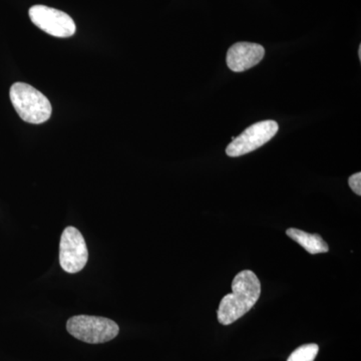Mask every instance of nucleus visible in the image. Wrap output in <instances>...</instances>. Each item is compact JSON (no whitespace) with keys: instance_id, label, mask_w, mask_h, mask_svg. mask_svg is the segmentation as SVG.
I'll return each mask as SVG.
<instances>
[{"instance_id":"f257e3e1","label":"nucleus","mask_w":361,"mask_h":361,"mask_svg":"<svg viewBox=\"0 0 361 361\" xmlns=\"http://www.w3.org/2000/svg\"><path fill=\"white\" fill-rule=\"evenodd\" d=\"M261 294V283L255 273L244 270L235 276L232 293L223 297L218 308V322L232 324L254 307Z\"/></svg>"},{"instance_id":"1a4fd4ad","label":"nucleus","mask_w":361,"mask_h":361,"mask_svg":"<svg viewBox=\"0 0 361 361\" xmlns=\"http://www.w3.org/2000/svg\"><path fill=\"white\" fill-rule=\"evenodd\" d=\"M318 351H319V346L317 344H304L296 348L287 361H314Z\"/></svg>"},{"instance_id":"20e7f679","label":"nucleus","mask_w":361,"mask_h":361,"mask_svg":"<svg viewBox=\"0 0 361 361\" xmlns=\"http://www.w3.org/2000/svg\"><path fill=\"white\" fill-rule=\"evenodd\" d=\"M89 260V250L84 236L77 228L70 226L63 230L59 244V263L66 273L82 271Z\"/></svg>"},{"instance_id":"9b49d317","label":"nucleus","mask_w":361,"mask_h":361,"mask_svg":"<svg viewBox=\"0 0 361 361\" xmlns=\"http://www.w3.org/2000/svg\"><path fill=\"white\" fill-rule=\"evenodd\" d=\"M358 56H360V59H361V45L360 47V49H358Z\"/></svg>"},{"instance_id":"0eeeda50","label":"nucleus","mask_w":361,"mask_h":361,"mask_svg":"<svg viewBox=\"0 0 361 361\" xmlns=\"http://www.w3.org/2000/svg\"><path fill=\"white\" fill-rule=\"evenodd\" d=\"M265 56L262 45L253 42H237L227 52L228 68L234 73H243L257 66Z\"/></svg>"},{"instance_id":"423d86ee","label":"nucleus","mask_w":361,"mask_h":361,"mask_svg":"<svg viewBox=\"0 0 361 361\" xmlns=\"http://www.w3.org/2000/svg\"><path fill=\"white\" fill-rule=\"evenodd\" d=\"M28 13L33 25L52 37L61 39L71 37L77 30L73 18L59 9L45 6H35L30 7Z\"/></svg>"},{"instance_id":"9d476101","label":"nucleus","mask_w":361,"mask_h":361,"mask_svg":"<svg viewBox=\"0 0 361 361\" xmlns=\"http://www.w3.org/2000/svg\"><path fill=\"white\" fill-rule=\"evenodd\" d=\"M349 187L351 188L353 192L358 196L361 195V173H356V174L351 176L348 179Z\"/></svg>"},{"instance_id":"39448f33","label":"nucleus","mask_w":361,"mask_h":361,"mask_svg":"<svg viewBox=\"0 0 361 361\" xmlns=\"http://www.w3.org/2000/svg\"><path fill=\"white\" fill-rule=\"evenodd\" d=\"M279 127L275 121H263L250 126L241 135L235 137L226 149L227 156L236 157L246 155L270 141L277 134Z\"/></svg>"},{"instance_id":"6e6552de","label":"nucleus","mask_w":361,"mask_h":361,"mask_svg":"<svg viewBox=\"0 0 361 361\" xmlns=\"http://www.w3.org/2000/svg\"><path fill=\"white\" fill-rule=\"evenodd\" d=\"M287 236L290 237L293 241L297 242L299 245L303 247L308 253L315 255V254L327 253L329 251V247L317 234H310L302 231V230L290 228L286 231Z\"/></svg>"},{"instance_id":"7ed1b4c3","label":"nucleus","mask_w":361,"mask_h":361,"mask_svg":"<svg viewBox=\"0 0 361 361\" xmlns=\"http://www.w3.org/2000/svg\"><path fill=\"white\" fill-rule=\"evenodd\" d=\"M71 336L90 344L106 343L115 339L120 327L113 320L92 315L73 316L66 322Z\"/></svg>"},{"instance_id":"f03ea898","label":"nucleus","mask_w":361,"mask_h":361,"mask_svg":"<svg viewBox=\"0 0 361 361\" xmlns=\"http://www.w3.org/2000/svg\"><path fill=\"white\" fill-rule=\"evenodd\" d=\"M9 96L16 113L25 122L39 125L51 118V102L32 85L25 82H16L11 85Z\"/></svg>"}]
</instances>
